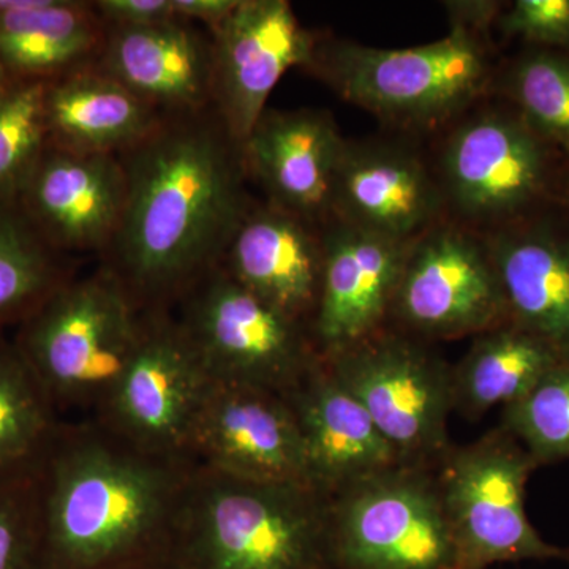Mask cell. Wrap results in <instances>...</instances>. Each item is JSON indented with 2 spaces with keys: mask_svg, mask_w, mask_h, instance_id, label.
I'll return each mask as SVG.
<instances>
[{
  "mask_svg": "<svg viewBox=\"0 0 569 569\" xmlns=\"http://www.w3.org/2000/svg\"><path fill=\"white\" fill-rule=\"evenodd\" d=\"M121 160L126 204L103 268L142 312H168L219 268L252 206L242 148L209 108L164 114Z\"/></svg>",
  "mask_w": 569,
  "mask_h": 569,
  "instance_id": "1",
  "label": "cell"
},
{
  "mask_svg": "<svg viewBox=\"0 0 569 569\" xmlns=\"http://www.w3.org/2000/svg\"><path fill=\"white\" fill-rule=\"evenodd\" d=\"M193 466L138 451L93 421L62 422L37 471L41 569L170 559Z\"/></svg>",
  "mask_w": 569,
  "mask_h": 569,
  "instance_id": "2",
  "label": "cell"
},
{
  "mask_svg": "<svg viewBox=\"0 0 569 569\" xmlns=\"http://www.w3.org/2000/svg\"><path fill=\"white\" fill-rule=\"evenodd\" d=\"M171 557L179 569H332L329 497L194 463Z\"/></svg>",
  "mask_w": 569,
  "mask_h": 569,
  "instance_id": "3",
  "label": "cell"
},
{
  "mask_svg": "<svg viewBox=\"0 0 569 569\" xmlns=\"http://www.w3.org/2000/svg\"><path fill=\"white\" fill-rule=\"evenodd\" d=\"M305 70L340 99L408 132L455 123L492 91L497 77L490 40L460 28L400 50L317 37Z\"/></svg>",
  "mask_w": 569,
  "mask_h": 569,
  "instance_id": "4",
  "label": "cell"
},
{
  "mask_svg": "<svg viewBox=\"0 0 569 569\" xmlns=\"http://www.w3.org/2000/svg\"><path fill=\"white\" fill-rule=\"evenodd\" d=\"M146 312L102 268L67 280L18 325L13 343L56 410H96L140 343Z\"/></svg>",
  "mask_w": 569,
  "mask_h": 569,
  "instance_id": "5",
  "label": "cell"
},
{
  "mask_svg": "<svg viewBox=\"0 0 569 569\" xmlns=\"http://www.w3.org/2000/svg\"><path fill=\"white\" fill-rule=\"evenodd\" d=\"M537 467L503 427L466 447L449 449L433 473L455 549L452 569L569 561V549L545 541L527 516V481Z\"/></svg>",
  "mask_w": 569,
  "mask_h": 569,
  "instance_id": "6",
  "label": "cell"
},
{
  "mask_svg": "<svg viewBox=\"0 0 569 569\" xmlns=\"http://www.w3.org/2000/svg\"><path fill=\"white\" fill-rule=\"evenodd\" d=\"M332 377L365 407L402 466L436 470L452 445V366L426 340L387 326L323 358Z\"/></svg>",
  "mask_w": 569,
  "mask_h": 569,
  "instance_id": "7",
  "label": "cell"
},
{
  "mask_svg": "<svg viewBox=\"0 0 569 569\" xmlns=\"http://www.w3.org/2000/svg\"><path fill=\"white\" fill-rule=\"evenodd\" d=\"M178 321L209 381L288 397L321 356L310 329L236 283L222 268L194 284Z\"/></svg>",
  "mask_w": 569,
  "mask_h": 569,
  "instance_id": "8",
  "label": "cell"
},
{
  "mask_svg": "<svg viewBox=\"0 0 569 569\" xmlns=\"http://www.w3.org/2000/svg\"><path fill=\"white\" fill-rule=\"evenodd\" d=\"M332 569H452L455 549L429 468L399 466L329 498Z\"/></svg>",
  "mask_w": 569,
  "mask_h": 569,
  "instance_id": "9",
  "label": "cell"
},
{
  "mask_svg": "<svg viewBox=\"0 0 569 569\" xmlns=\"http://www.w3.org/2000/svg\"><path fill=\"white\" fill-rule=\"evenodd\" d=\"M550 171L549 146L518 112L492 107L452 123L436 176L452 220L486 233L527 216Z\"/></svg>",
  "mask_w": 569,
  "mask_h": 569,
  "instance_id": "10",
  "label": "cell"
},
{
  "mask_svg": "<svg viewBox=\"0 0 569 569\" xmlns=\"http://www.w3.org/2000/svg\"><path fill=\"white\" fill-rule=\"evenodd\" d=\"M485 234L443 219L408 249L388 326L417 339H462L507 323Z\"/></svg>",
  "mask_w": 569,
  "mask_h": 569,
  "instance_id": "11",
  "label": "cell"
},
{
  "mask_svg": "<svg viewBox=\"0 0 569 569\" xmlns=\"http://www.w3.org/2000/svg\"><path fill=\"white\" fill-rule=\"evenodd\" d=\"M208 383L178 318L146 312L140 343L91 421L138 451L192 460L190 432Z\"/></svg>",
  "mask_w": 569,
  "mask_h": 569,
  "instance_id": "12",
  "label": "cell"
},
{
  "mask_svg": "<svg viewBox=\"0 0 569 569\" xmlns=\"http://www.w3.org/2000/svg\"><path fill=\"white\" fill-rule=\"evenodd\" d=\"M189 456L246 481L310 486L290 400L260 388L209 381L194 413Z\"/></svg>",
  "mask_w": 569,
  "mask_h": 569,
  "instance_id": "13",
  "label": "cell"
},
{
  "mask_svg": "<svg viewBox=\"0 0 569 569\" xmlns=\"http://www.w3.org/2000/svg\"><path fill=\"white\" fill-rule=\"evenodd\" d=\"M211 33L212 110L242 144L277 82L293 67L305 69L317 36L287 0H241Z\"/></svg>",
  "mask_w": 569,
  "mask_h": 569,
  "instance_id": "14",
  "label": "cell"
},
{
  "mask_svg": "<svg viewBox=\"0 0 569 569\" xmlns=\"http://www.w3.org/2000/svg\"><path fill=\"white\" fill-rule=\"evenodd\" d=\"M413 241H399L337 219L321 224L320 293L310 336L321 358L387 328Z\"/></svg>",
  "mask_w": 569,
  "mask_h": 569,
  "instance_id": "15",
  "label": "cell"
},
{
  "mask_svg": "<svg viewBox=\"0 0 569 569\" xmlns=\"http://www.w3.org/2000/svg\"><path fill=\"white\" fill-rule=\"evenodd\" d=\"M127 178L121 156L48 144L18 204L56 252H107L121 223Z\"/></svg>",
  "mask_w": 569,
  "mask_h": 569,
  "instance_id": "16",
  "label": "cell"
},
{
  "mask_svg": "<svg viewBox=\"0 0 569 569\" xmlns=\"http://www.w3.org/2000/svg\"><path fill=\"white\" fill-rule=\"evenodd\" d=\"M332 219L413 241L447 219L436 173L403 142L348 141L337 168Z\"/></svg>",
  "mask_w": 569,
  "mask_h": 569,
  "instance_id": "17",
  "label": "cell"
},
{
  "mask_svg": "<svg viewBox=\"0 0 569 569\" xmlns=\"http://www.w3.org/2000/svg\"><path fill=\"white\" fill-rule=\"evenodd\" d=\"M346 138L320 110H268L242 142L247 173L268 203L321 224L331 219L332 189Z\"/></svg>",
  "mask_w": 569,
  "mask_h": 569,
  "instance_id": "18",
  "label": "cell"
},
{
  "mask_svg": "<svg viewBox=\"0 0 569 569\" xmlns=\"http://www.w3.org/2000/svg\"><path fill=\"white\" fill-rule=\"evenodd\" d=\"M508 321L569 362V230L519 217L486 231Z\"/></svg>",
  "mask_w": 569,
  "mask_h": 569,
  "instance_id": "19",
  "label": "cell"
},
{
  "mask_svg": "<svg viewBox=\"0 0 569 569\" xmlns=\"http://www.w3.org/2000/svg\"><path fill=\"white\" fill-rule=\"evenodd\" d=\"M219 268L249 293L310 329L323 268L321 227L276 206L252 203Z\"/></svg>",
  "mask_w": 569,
  "mask_h": 569,
  "instance_id": "20",
  "label": "cell"
},
{
  "mask_svg": "<svg viewBox=\"0 0 569 569\" xmlns=\"http://www.w3.org/2000/svg\"><path fill=\"white\" fill-rule=\"evenodd\" d=\"M293 408L309 485L335 497L358 482L402 466L365 407L332 377L323 358L287 397Z\"/></svg>",
  "mask_w": 569,
  "mask_h": 569,
  "instance_id": "21",
  "label": "cell"
},
{
  "mask_svg": "<svg viewBox=\"0 0 569 569\" xmlns=\"http://www.w3.org/2000/svg\"><path fill=\"white\" fill-rule=\"evenodd\" d=\"M93 66L162 114L212 108V40L189 22L104 26L102 48Z\"/></svg>",
  "mask_w": 569,
  "mask_h": 569,
  "instance_id": "22",
  "label": "cell"
},
{
  "mask_svg": "<svg viewBox=\"0 0 569 569\" xmlns=\"http://www.w3.org/2000/svg\"><path fill=\"white\" fill-rule=\"evenodd\" d=\"M44 112L50 144L114 156L144 140L164 116L93 63L47 81Z\"/></svg>",
  "mask_w": 569,
  "mask_h": 569,
  "instance_id": "23",
  "label": "cell"
},
{
  "mask_svg": "<svg viewBox=\"0 0 569 569\" xmlns=\"http://www.w3.org/2000/svg\"><path fill=\"white\" fill-rule=\"evenodd\" d=\"M103 37L91 2L26 0L0 14V63L11 80L51 81L92 66Z\"/></svg>",
  "mask_w": 569,
  "mask_h": 569,
  "instance_id": "24",
  "label": "cell"
},
{
  "mask_svg": "<svg viewBox=\"0 0 569 569\" xmlns=\"http://www.w3.org/2000/svg\"><path fill=\"white\" fill-rule=\"evenodd\" d=\"M560 362L545 342L507 321L475 336L452 366V408L479 418L490 408L512 406Z\"/></svg>",
  "mask_w": 569,
  "mask_h": 569,
  "instance_id": "25",
  "label": "cell"
},
{
  "mask_svg": "<svg viewBox=\"0 0 569 569\" xmlns=\"http://www.w3.org/2000/svg\"><path fill=\"white\" fill-rule=\"evenodd\" d=\"M58 413L14 343L0 340V481L39 471Z\"/></svg>",
  "mask_w": 569,
  "mask_h": 569,
  "instance_id": "26",
  "label": "cell"
},
{
  "mask_svg": "<svg viewBox=\"0 0 569 569\" xmlns=\"http://www.w3.org/2000/svg\"><path fill=\"white\" fill-rule=\"evenodd\" d=\"M71 279L18 203H0V326L20 325Z\"/></svg>",
  "mask_w": 569,
  "mask_h": 569,
  "instance_id": "27",
  "label": "cell"
},
{
  "mask_svg": "<svg viewBox=\"0 0 569 569\" xmlns=\"http://www.w3.org/2000/svg\"><path fill=\"white\" fill-rule=\"evenodd\" d=\"M500 84L522 121L548 146L569 153V54L531 48L518 56Z\"/></svg>",
  "mask_w": 569,
  "mask_h": 569,
  "instance_id": "28",
  "label": "cell"
},
{
  "mask_svg": "<svg viewBox=\"0 0 569 569\" xmlns=\"http://www.w3.org/2000/svg\"><path fill=\"white\" fill-rule=\"evenodd\" d=\"M47 81L13 80L0 93V203L18 198L50 144Z\"/></svg>",
  "mask_w": 569,
  "mask_h": 569,
  "instance_id": "29",
  "label": "cell"
},
{
  "mask_svg": "<svg viewBox=\"0 0 569 569\" xmlns=\"http://www.w3.org/2000/svg\"><path fill=\"white\" fill-rule=\"evenodd\" d=\"M539 466L569 459V362L550 369L522 399L503 408L501 425Z\"/></svg>",
  "mask_w": 569,
  "mask_h": 569,
  "instance_id": "30",
  "label": "cell"
},
{
  "mask_svg": "<svg viewBox=\"0 0 569 569\" xmlns=\"http://www.w3.org/2000/svg\"><path fill=\"white\" fill-rule=\"evenodd\" d=\"M0 569H41L37 473L0 481Z\"/></svg>",
  "mask_w": 569,
  "mask_h": 569,
  "instance_id": "31",
  "label": "cell"
},
{
  "mask_svg": "<svg viewBox=\"0 0 569 569\" xmlns=\"http://www.w3.org/2000/svg\"><path fill=\"white\" fill-rule=\"evenodd\" d=\"M498 31L542 50H569V0H516L505 7Z\"/></svg>",
  "mask_w": 569,
  "mask_h": 569,
  "instance_id": "32",
  "label": "cell"
},
{
  "mask_svg": "<svg viewBox=\"0 0 569 569\" xmlns=\"http://www.w3.org/2000/svg\"><path fill=\"white\" fill-rule=\"evenodd\" d=\"M91 6L104 26L141 28L176 20L171 0H96Z\"/></svg>",
  "mask_w": 569,
  "mask_h": 569,
  "instance_id": "33",
  "label": "cell"
},
{
  "mask_svg": "<svg viewBox=\"0 0 569 569\" xmlns=\"http://www.w3.org/2000/svg\"><path fill=\"white\" fill-rule=\"evenodd\" d=\"M448 14L449 28H460L490 40L493 26L505 7L493 0H451L443 3Z\"/></svg>",
  "mask_w": 569,
  "mask_h": 569,
  "instance_id": "34",
  "label": "cell"
},
{
  "mask_svg": "<svg viewBox=\"0 0 569 569\" xmlns=\"http://www.w3.org/2000/svg\"><path fill=\"white\" fill-rule=\"evenodd\" d=\"M176 20L204 22L209 29L217 28L233 13L241 0H171Z\"/></svg>",
  "mask_w": 569,
  "mask_h": 569,
  "instance_id": "35",
  "label": "cell"
},
{
  "mask_svg": "<svg viewBox=\"0 0 569 569\" xmlns=\"http://www.w3.org/2000/svg\"><path fill=\"white\" fill-rule=\"evenodd\" d=\"M130 569H179L178 565L174 563L173 557L170 559L152 561V563L141 565V567Z\"/></svg>",
  "mask_w": 569,
  "mask_h": 569,
  "instance_id": "36",
  "label": "cell"
},
{
  "mask_svg": "<svg viewBox=\"0 0 569 569\" xmlns=\"http://www.w3.org/2000/svg\"><path fill=\"white\" fill-rule=\"evenodd\" d=\"M11 78L9 73H7L6 69H3L2 63H0V93L6 91L7 88L11 84Z\"/></svg>",
  "mask_w": 569,
  "mask_h": 569,
  "instance_id": "37",
  "label": "cell"
}]
</instances>
